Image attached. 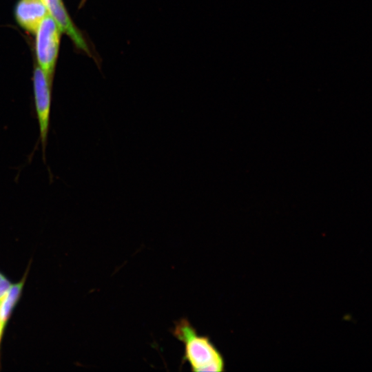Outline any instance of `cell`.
Returning a JSON list of instances; mask_svg holds the SVG:
<instances>
[{"mask_svg": "<svg viewBox=\"0 0 372 372\" xmlns=\"http://www.w3.org/2000/svg\"><path fill=\"white\" fill-rule=\"evenodd\" d=\"M25 280V276L17 283L12 284L0 304V327L3 331L10 314L21 296Z\"/></svg>", "mask_w": 372, "mask_h": 372, "instance_id": "8992f818", "label": "cell"}, {"mask_svg": "<svg viewBox=\"0 0 372 372\" xmlns=\"http://www.w3.org/2000/svg\"><path fill=\"white\" fill-rule=\"evenodd\" d=\"M85 1H86V0H82L81 3V4H83V3L85 2Z\"/></svg>", "mask_w": 372, "mask_h": 372, "instance_id": "9c48e42d", "label": "cell"}, {"mask_svg": "<svg viewBox=\"0 0 372 372\" xmlns=\"http://www.w3.org/2000/svg\"><path fill=\"white\" fill-rule=\"evenodd\" d=\"M3 333V331L1 330V329L0 327V342H1V338H2Z\"/></svg>", "mask_w": 372, "mask_h": 372, "instance_id": "ba28073f", "label": "cell"}, {"mask_svg": "<svg viewBox=\"0 0 372 372\" xmlns=\"http://www.w3.org/2000/svg\"><path fill=\"white\" fill-rule=\"evenodd\" d=\"M15 17L25 30L36 32L49 11L42 0H19L15 7Z\"/></svg>", "mask_w": 372, "mask_h": 372, "instance_id": "277c9868", "label": "cell"}, {"mask_svg": "<svg viewBox=\"0 0 372 372\" xmlns=\"http://www.w3.org/2000/svg\"><path fill=\"white\" fill-rule=\"evenodd\" d=\"M12 284L7 278L0 272V304L7 294Z\"/></svg>", "mask_w": 372, "mask_h": 372, "instance_id": "52a82bcc", "label": "cell"}, {"mask_svg": "<svg viewBox=\"0 0 372 372\" xmlns=\"http://www.w3.org/2000/svg\"><path fill=\"white\" fill-rule=\"evenodd\" d=\"M46 6L50 15L59 25L61 31L66 33L75 45L90 55V50L81 32L71 21L62 0H42Z\"/></svg>", "mask_w": 372, "mask_h": 372, "instance_id": "5b68a950", "label": "cell"}, {"mask_svg": "<svg viewBox=\"0 0 372 372\" xmlns=\"http://www.w3.org/2000/svg\"><path fill=\"white\" fill-rule=\"evenodd\" d=\"M173 335L184 345L183 360L189 363L193 371L224 370L223 358L207 336L199 335L186 318L174 325Z\"/></svg>", "mask_w": 372, "mask_h": 372, "instance_id": "6da1fadb", "label": "cell"}, {"mask_svg": "<svg viewBox=\"0 0 372 372\" xmlns=\"http://www.w3.org/2000/svg\"><path fill=\"white\" fill-rule=\"evenodd\" d=\"M36 33V54L39 66L52 78L61 30L54 19L48 14L42 20Z\"/></svg>", "mask_w": 372, "mask_h": 372, "instance_id": "3957f363", "label": "cell"}, {"mask_svg": "<svg viewBox=\"0 0 372 372\" xmlns=\"http://www.w3.org/2000/svg\"><path fill=\"white\" fill-rule=\"evenodd\" d=\"M52 78L40 67H37L33 75V93L36 116L39 130L43 160L45 163V151L50 125Z\"/></svg>", "mask_w": 372, "mask_h": 372, "instance_id": "7a4b0ae2", "label": "cell"}]
</instances>
